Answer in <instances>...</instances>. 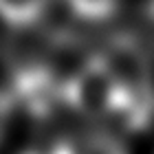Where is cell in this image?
I'll return each mask as SVG.
<instances>
[{"label": "cell", "instance_id": "1", "mask_svg": "<svg viewBox=\"0 0 154 154\" xmlns=\"http://www.w3.org/2000/svg\"><path fill=\"white\" fill-rule=\"evenodd\" d=\"M48 154H128L115 137L106 132H79L51 145Z\"/></svg>", "mask_w": 154, "mask_h": 154}, {"label": "cell", "instance_id": "2", "mask_svg": "<svg viewBox=\"0 0 154 154\" xmlns=\"http://www.w3.org/2000/svg\"><path fill=\"white\" fill-rule=\"evenodd\" d=\"M51 5L53 0H0V22L16 31L33 29L48 16Z\"/></svg>", "mask_w": 154, "mask_h": 154}, {"label": "cell", "instance_id": "3", "mask_svg": "<svg viewBox=\"0 0 154 154\" xmlns=\"http://www.w3.org/2000/svg\"><path fill=\"white\" fill-rule=\"evenodd\" d=\"M71 11L82 20H106L117 11L119 0H66Z\"/></svg>", "mask_w": 154, "mask_h": 154}, {"label": "cell", "instance_id": "4", "mask_svg": "<svg viewBox=\"0 0 154 154\" xmlns=\"http://www.w3.org/2000/svg\"><path fill=\"white\" fill-rule=\"evenodd\" d=\"M18 110H20V106H18L13 93H11V88L0 86V145H2L5 139L11 134Z\"/></svg>", "mask_w": 154, "mask_h": 154}, {"label": "cell", "instance_id": "5", "mask_svg": "<svg viewBox=\"0 0 154 154\" xmlns=\"http://www.w3.org/2000/svg\"><path fill=\"white\" fill-rule=\"evenodd\" d=\"M152 11H154V5H152Z\"/></svg>", "mask_w": 154, "mask_h": 154}]
</instances>
